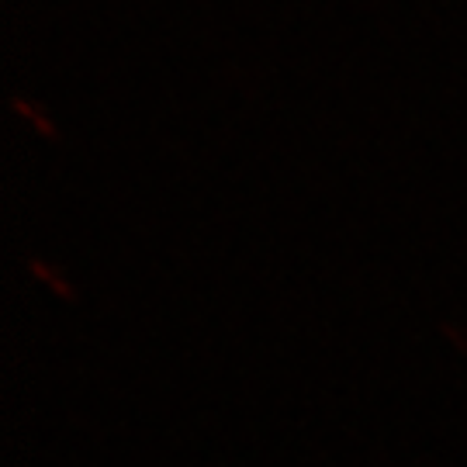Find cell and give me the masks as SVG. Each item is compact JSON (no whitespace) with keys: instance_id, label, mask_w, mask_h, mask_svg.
<instances>
[{"instance_id":"2","label":"cell","mask_w":467,"mask_h":467,"mask_svg":"<svg viewBox=\"0 0 467 467\" xmlns=\"http://www.w3.org/2000/svg\"><path fill=\"white\" fill-rule=\"evenodd\" d=\"M28 270H32L35 277L46 284V287H52L59 298H69V284L63 281V274H59V270H49L46 264H42V260H35V256L28 260Z\"/></svg>"},{"instance_id":"1","label":"cell","mask_w":467,"mask_h":467,"mask_svg":"<svg viewBox=\"0 0 467 467\" xmlns=\"http://www.w3.org/2000/svg\"><path fill=\"white\" fill-rule=\"evenodd\" d=\"M11 108H15L17 115L25 118L28 125H32L35 132L42 135V139H59V132H56V125H52L49 118L42 115V108L35 104V100H28L25 94H11Z\"/></svg>"}]
</instances>
